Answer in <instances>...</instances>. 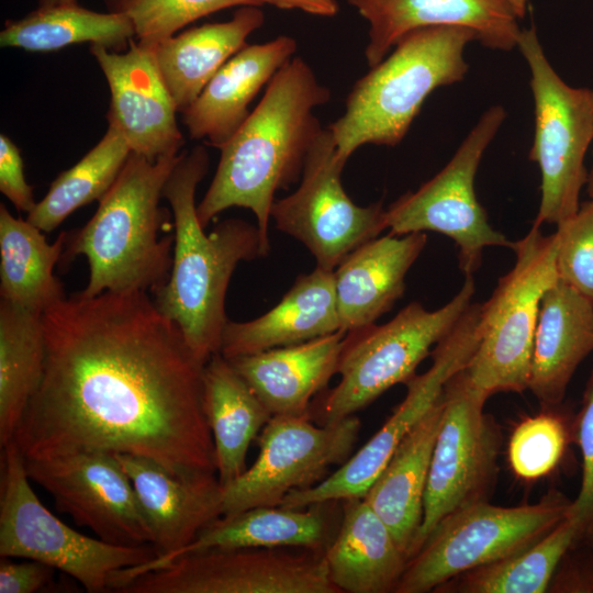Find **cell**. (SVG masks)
Segmentation results:
<instances>
[{"instance_id":"cell-1","label":"cell","mask_w":593,"mask_h":593,"mask_svg":"<svg viewBox=\"0 0 593 593\" xmlns=\"http://www.w3.org/2000/svg\"><path fill=\"white\" fill-rule=\"evenodd\" d=\"M43 324V378L12 438L25 459L107 451L216 474L204 365L148 292L76 293Z\"/></svg>"},{"instance_id":"cell-2","label":"cell","mask_w":593,"mask_h":593,"mask_svg":"<svg viewBox=\"0 0 593 593\" xmlns=\"http://www.w3.org/2000/svg\"><path fill=\"white\" fill-rule=\"evenodd\" d=\"M329 98V89L301 57H292L275 74L247 120L220 148L215 175L197 205L204 228L228 208L248 209L257 220L260 256L268 255L275 194L302 176L323 128L313 110Z\"/></svg>"},{"instance_id":"cell-3","label":"cell","mask_w":593,"mask_h":593,"mask_svg":"<svg viewBox=\"0 0 593 593\" xmlns=\"http://www.w3.org/2000/svg\"><path fill=\"white\" fill-rule=\"evenodd\" d=\"M209 168L204 146L181 152L164 190L172 211L175 243L168 280L153 291L158 311L180 328L203 365L220 353L227 323L226 291L236 266L260 256L257 226L228 219L205 234L200 224L195 190Z\"/></svg>"},{"instance_id":"cell-4","label":"cell","mask_w":593,"mask_h":593,"mask_svg":"<svg viewBox=\"0 0 593 593\" xmlns=\"http://www.w3.org/2000/svg\"><path fill=\"white\" fill-rule=\"evenodd\" d=\"M180 154L149 160L132 152L93 216L68 235L64 265L80 255L89 265L81 296L104 291L152 293L168 280L175 236L158 238L164 220L159 201Z\"/></svg>"},{"instance_id":"cell-5","label":"cell","mask_w":593,"mask_h":593,"mask_svg":"<svg viewBox=\"0 0 593 593\" xmlns=\"http://www.w3.org/2000/svg\"><path fill=\"white\" fill-rule=\"evenodd\" d=\"M477 34L461 26L410 32L354 85L344 114L331 130L340 159L365 144L395 146L406 135L426 98L461 81L468 72L467 45Z\"/></svg>"},{"instance_id":"cell-6","label":"cell","mask_w":593,"mask_h":593,"mask_svg":"<svg viewBox=\"0 0 593 593\" xmlns=\"http://www.w3.org/2000/svg\"><path fill=\"white\" fill-rule=\"evenodd\" d=\"M475 292L466 276L458 293L444 306L427 311L412 302L385 324L347 332L339 356L338 384L312 403L310 414L322 424L337 422L367 407L398 383L416 374L430 349L455 327Z\"/></svg>"},{"instance_id":"cell-7","label":"cell","mask_w":593,"mask_h":593,"mask_svg":"<svg viewBox=\"0 0 593 593\" xmlns=\"http://www.w3.org/2000/svg\"><path fill=\"white\" fill-rule=\"evenodd\" d=\"M512 249L513 268L479 306V344L467 366L471 381L489 396L528 390L541 300L559 279L557 232L545 235L533 225Z\"/></svg>"},{"instance_id":"cell-8","label":"cell","mask_w":593,"mask_h":593,"mask_svg":"<svg viewBox=\"0 0 593 593\" xmlns=\"http://www.w3.org/2000/svg\"><path fill=\"white\" fill-rule=\"evenodd\" d=\"M25 459L11 439L2 447L0 556L31 559L63 571L89 593L110 590L114 572L149 562L152 545L121 546L78 533L57 518L31 488Z\"/></svg>"},{"instance_id":"cell-9","label":"cell","mask_w":593,"mask_h":593,"mask_svg":"<svg viewBox=\"0 0 593 593\" xmlns=\"http://www.w3.org/2000/svg\"><path fill=\"white\" fill-rule=\"evenodd\" d=\"M570 505L551 490L534 504L463 506L444 517L407 560L394 593L434 592L461 573L515 555L550 533Z\"/></svg>"},{"instance_id":"cell-10","label":"cell","mask_w":593,"mask_h":593,"mask_svg":"<svg viewBox=\"0 0 593 593\" xmlns=\"http://www.w3.org/2000/svg\"><path fill=\"white\" fill-rule=\"evenodd\" d=\"M516 47L530 70L535 131L529 159L538 165L541 176L540 203L533 225H558L575 214L586 184L584 156L593 139L592 91L561 79L534 26L521 31Z\"/></svg>"},{"instance_id":"cell-11","label":"cell","mask_w":593,"mask_h":593,"mask_svg":"<svg viewBox=\"0 0 593 593\" xmlns=\"http://www.w3.org/2000/svg\"><path fill=\"white\" fill-rule=\"evenodd\" d=\"M488 398L471 381L467 368L445 385L423 523L410 558L444 517L463 506L489 501L499 472L502 434L494 418L484 411Z\"/></svg>"},{"instance_id":"cell-12","label":"cell","mask_w":593,"mask_h":593,"mask_svg":"<svg viewBox=\"0 0 593 593\" xmlns=\"http://www.w3.org/2000/svg\"><path fill=\"white\" fill-rule=\"evenodd\" d=\"M505 116L503 107L489 108L437 175L385 209L387 228L392 235L433 231L450 237L458 247L459 269L465 277L480 268L486 247L514 246L489 223L474 190L480 161Z\"/></svg>"},{"instance_id":"cell-13","label":"cell","mask_w":593,"mask_h":593,"mask_svg":"<svg viewBox=\"0 0 593 593\" xmlns=\"http://www.w3.org/2000/svg\"><path fill=\"white\" fill-rule=\"evenodd\" d=\"M360 426L356 414L322 425L310 415L271 416L257 437L255 462L222 485L221 516L280 505L289 493L316 485L353 455Z\"/></svg>"},{"instance_id":"cell-14","label":"cell","mask_w":593,"mask_h":593,"mask_svg":"<svg viewBox=\"0 0 593 593\" xmlns=\"http://www.w3.org/2000/svg\"><path fill=\"white\" fill-rule=\"evenodd\" d=\"M120 593H340L324 552L216 548L180 556L135 575Z\"/></svg>"},{"instance_id":"cell-15","label":"cell","mask_w":593,"mask_h":593,"mask_svg":"<svg viewBox=\"0 0 593 593\" xmlns=\"http://www.w3.org/2000/svg\"><path fill=\"white\" fill-rule=\"evenodd\" d=\"M345 164L331 130L322 128L306 156L299 188L271 208L276 227L300 240L316 267L332 271L387 228L381 201L360 206L345 192L340 180Z\"/></svg>"},{"instance_id":"cell-16","label":"cell","mask_w":593,"mask_h":593,"mask_svg":"<svg viewBox=\"0 0 593 593\" xmlns=\"http://www.w3.org/2000/svg\"><path fill=\"white\" fill-rule=\"evenodd\" d=\"M479 303H471L455 327L432 350L433 363L405 385L404 400L382 427L349 459L314 486L289 493L281 506L362 497L402 439L440 401L448 380L467 368L478 344Z\"/></svg>"},{"instance_id":"cell-17","label":"cell","mask_w":593,"mask_h":593,"mask_svg":"<svg viewBox=\"0 0 593 593\" xmlns=\"http://www.w3.org/2000/svg\"><path fill=\"white\" fill-rule=\"evenodd\" d=\"M25 459V458H24ZM30 480L98 538L114 545H152V533L134 486L116 457L107 451L25 459Z\"/></svg>"},{"instance_id":"cell-18","label":"cell","mask_w":593,"mask_h":593,"mask_svg":"<svg viewBox=\"0 0 593 593\" xmlns=\"http://www.w3.org/2000/svg\"><path fill=\"white\" fill-rule=\"evenodd\" d=\"M112 454L134 486L157 551L147 563L114 572L110 590L116 592L135 575L163 566L220 517L223 490L215 473L178 475L150 459Z\"/></svg>"},{"instance_id":"cell-19","label":"cell","mask_w":593,"mask_h":593,"mask_svg":"<svg viewBox=\"0 0 593 593\" xmlns=\"http://www.w3.org/2000/svg\"><path fill=\"white\" fill-rule=\"evenodd\" d=\"M110 89L109 126L116 128L133 153L157 160L177 155L183 145L178 108L161 77L153 46L130 41L125 53L92 44Z\"/></svg>"},{"instance_id":"cell-20","label":"cell","mask_w":593,"mask_h":593,"mask_svg":"<svg viewBox=\"0 0 593 593\" xmlns=\"http://www.w3.org/2000/svg\"><path fill=\"white\" fill-rule=\"evenodd\" d=\"M369 22L365 56L378 65L412 31L430 26H461L491 49L516 47L522 29L506 0H347Z\"/></svg>"},{"instance_id":"cell-21","label":"cell","mask_w":593,"mask_h":593,"mask_svg":"<svg viewBox=\"0 0 593 593\" xmlns=\"http://www.w3.org/2000/svg\"><path fill=\"white\" fill-rule=\"evenodd\" d=\"M295 51L296 41L284 35L262 44H246L182 111V122L190 137L205 139L220 149L247 120L251 112L248 105L262 86Z\"/></svg>"},{"instance_id":"cell-22","label":"cell","mask_w":593,"mask_h":593,"mask_svg":"<svg viewBox=\"0 0 593 593\" xmlns=\"http://www.w3.org/2000/svg\"><path fill=\"white\" fill-rule=\"evenodd\" d=\"M427 243L424 232L373 238L334 271L340 329L355 331L389 312L402 298L405 276Z\"/></svg>"},{"instance_id":"cell-23","label":"cell","mask_w":593,"mask_h":593,"mask_svg":"<svg viewBox=\"0 0 593 593\" xmlns=\"http://www.w3.org/2000/svg\"><path fill=\"white\" fill-rule=\"evenodd\" d=\"M346 332L227 358L271 415H310L313 398L337 373Z\"/></svg>"},{"instance_id":"cell-24","label":"cell","mask_w":593,"mask_h":593,"mask_svg":"<svg viewBox=\"0 0 593 593\" xmlns=\"http://www.w3.org/2000/svg\"><path fill=\"white\" fill-rule=\"evenodd\" d=\"M593 353V300L558 281L545 293L528 390L544 410L559 405L579 365Z\"/></svg>"},{"instance_id":"cell-25","label":"cell","mask_w":593,"mask_h":593,"mask_svg":"<svg viewBox=\"0 0 593 593\" xmlns=\"http://www.w3.org/2000/svg\"><path fill=\"white\" fill-rule=\"evenodd\" d=\"M342 331L334 271L300 275L281 301L247 322L227 321L220 353L225 358L304 343Z\"/></svg>"},{"instance_id":"cell-26","label":"cell","mask_w":593,"mask_h":593,"mask_svg":"<svg viewBox=\"0 0 593 593\" xmlns=\"http://www.w3.org/2000/svg\"><path fill=\"white\" fill-rule=\"evenodd\" d=\"M338 503L329 501L300 508L256 506L220 516L160 567L180 556L216 548H295L324 552L339 527L334 510Z\"/></svg>"},{"instance_id":"cell-27","label":"cell","mask_w":593,"mask_h":593,"mask_svg":"<svg viewBox=\"0 0 593 593\" xmlns=\"http://www.w3.org/2000/svg\"><path fill=\"white\" fill-rule=\"evenodd\" d=\"M340 503L339 527L324 551L332 582L340 593H394L407 557L363 497Z\"/></svg>"},{"instance_id":"cell-28","label":"cell","mask_w":593,"mask_h":593,"mask_svg":"<svg viewBox=\"0 0 593 593\" xmlns=\"http://www.w3.org/2000/svg\"><path fill=\"white\" fill-rule=\"evenodd\" d=\"M444 395V393H443ZM444 400L402 439L362 496L410 559L424 517V500Z\"/></svg>"},{"instance_id":"cell-29","label":"cell","mask_w":593,"mask_h":593,"mask_svg":"<svg viewBox=\"0 0 593 593\" xmlns=\"http://www.w3.org/2000/svg\"><path fill=\"white\" fill-rule=\"evenodd\" d=\"M202 404L213 439L216 475L226 485L247 469L249 446L272 415L221 353L203 366Z\"/></svg>"},{"instance_id":"cell-30","label":"cell","mask_w":593,"mask_h":593,"mask_svg":"<svg viewBox=\"0 0 593 593\" xmlns=\"http://www.w3.org/2000/svg\"><path fill=\"white\" fill-rule=\"evenodd\" d=\"M262 23V12L246 5L230 21L192 27L154 46L159 71L178 111H184L199 97Z\"/></svg>"},{"instance_id":"cell-31","label":"cell","mask_w":593,"mask_h":593,"mask_svg":"<svg viewBox=\"0 0 593 593\" xmlns=\"http://www.w3.org/2000/svg\"><path fill=\"white\" fill-rule=\"evenodd\" d=\"M38 227L0 205V296L15 306L43 314L66 296L53 271L68 234L49 244Z\"/></svg>"},{"instance_id":"cell-32","label":"cell","mask_w":593,"mask_h":593,"mask_svg":"<svg viewBox=\"0 0 593 593\" xmlns=\"http://www.w3.org/2000/svg\"><path fill=\"white\" fill-rule=\"evenodd\" d=\"M46 355L43 314L0 302V444L5 446L37 391Z\"/></svg>"},{"instance_id":"cell-33","label":"cell","mask_w":593,"mask_h":593,"mask_svg":"<svg viewBox=\"0 0 593 593\" xmlns=\"http://www.w3.org/2000/svg\"><path fill=\"white\" fill-rule=\"evenodd\" d=\"M135 36L123 13H100L76 3L38 7L21 20L8 21L0 33L2 47L51 52L70 44L89 42L109 49L124 48Z\"/></svg>"},{"instance_id":"cell-34","label":"cell","mask_w":593,"mask_h":593,"mask_svg":"<svg viewBox=\"0 0 593 593\" xmlns=\"http://www.w3.org/2000/svg\"><path fill=\"white\" fill-rule=\"evenodd\" d=\"M583 538L568 516L528 548L495 562L461 573L434 592L545 593L566 552Z\"/></svg>"},{"instance_id":"cell-35","label":"cell","mask_w":593,"mask_h":593,"mask_svg":"<svg viewBox=\"0 0 593 593\" xmlns=\"http://www.w3.org/2000/svg\"><path fill=\"white\" fill-rule=\"evenodd\" d=\"M132 149L109 126L101 141L71 168L60 172L26 220L43 232L57 228L74 211L102 197L112 187Z\"/></svg>"},{"instance_id":"cell-36","label":"cell","mask_w":593,"mask_h":593,"mask_svg":"<svg viewBox=\"0 0 593 593\" xmlns=\"http://www.w3.org/2000/svg\"><path fill=\"white\" fill-rule=\"evenodd\" d=\"M112 12L125 14L137 42L155 46L187 24L244 0H108Z\"/></svg>"},{"instance_id":"cell-37","label":"cell","mask_w":593,"mask_h":593,"mask_svg":"<svg viewBox=\"0 0 593 593\" xmlns=\"http://www.w3.org/2000/svg\"><path fill=\"white\" fill-rule=\"evenodd\" d=\"M566 443L564 423L552 410L526 417L510 437L507 455L511 469L524 480L542 478L559 463Z\"/></svg>"},{"instance_id":"cell-38","label":"cell","mask_w":593,"mask_h":593,"mask_svg":"<svg viewBox=\"0 0 593 593\" xmlns=\"http://www.w3.org/2000/svg\"><path fill=\"white\" fill-rule=\"evenodd\" d=\"M559 280L593 300V199L557 225Z\"/></svg>"},{"instance_id":"cell-39","label":"cell","mask_w":593,"mask_h":593,"mask_svg":"<svg viewBox=\"0 0 593 593\" xmlns=\"http://www.w3.org/2000/svg\"><path fill=\"white\" fill-rule=\"evenodd\" d=\"M573 438L582 456V480L567 516L577 523L584 536L593 525V369L573 423Z\"/></svg>"},{"instance_id":"cell-40","label":"cell","mask_w":593,"mask_h":593,"mask_svg":"<svg viewBox=\"0 0 593 593\" xmlns=\"http://www.w3.org/2000/svg\"><path fill=\"white\" fill-rule=\"evenodd\" d=\"M0 191L22 212H31L37 203L25 180L20 149L4 134L0 135Z\"/></svg>"},{"instance_id":"cell-41","label":"cell","mask_w":593,"mask_h":593,"mask_svg":"<svg viewBox=\"0 0 593 593\" xmlns=\"http://www.w3.org/2000/svg\"><path fill=\"white\" fill-rule=\"evenodd\" d=\"M55 569L40 561L26 559L14 562L7 557L0 561V593H34L53 580Z\"/></svg>"},{"instance_id":"cell-42","label":"cell","mask_w":593,"mask_h":593,"mask_svg":"<svg viewBox=\"0 0 593 593\" xmlns=\"http://www.w3.org/2000/svg\"><path fill=\"white\" fill-rule=\"evenodd\" d=\"M548 592L593 593V552L577 551L573 545L560 561Z\"/></svg>"},{"instance_id":"cell-43","label":"cell","mask_w":593,"mask_h":593,"mask_svg":"<svg viewBox=\"0 0 593 593\" xmlns=\"http://www.w3.org/2000/svg\"><path fill=\"white\" fill-rule=\"evenodd\" d=\"M271 4L280 9H300L310 14L333 16L338 11L335 0H244V5Z\"/></svg>"},{"instance_id":"cell-44","label":"cell","mask_w":593,"mask_h":593,"mask_svg":"<svg viewBox=\"0 0 593 593\" xmlns=\"http://www.w3.org/2000/svg\"><path fill=\"white\" fill-rule=\"evenodd\" d=\"M506 1L510 3L511 8L513 9V11L518 18H523L525 15L528 0H506Z\"/></svg>"},{"instance_id":"cell-45","label":"cell","mask_w":593,"mask_h":593,"mask_svg":"<svg viewBox=\"0 0 593 593\" xmlns=\"http://www.w3.org/2000/svg\"><path fill=\"white\" fill-rule=\"evenodd\" d=\"M76 3V0H40L41 8Z\"/></svg>"},{"instance_id":"cell-46","label":"cell","mask_w":593,"mask_h":593,"mask_svg":"<svg viewBox=\"0 0 593 593\" xmlns=\"http://www.w3.org/2000/svg\"><path fill=\"white\" fill-rule=\"evenodd\" d=\"M591 91H592V101H593V89ZM586 191L590 199H593V167L591 171L588 174Z\"/></svg>"},{"instance_id":"cell-47","label":"cell","mask_w":593,"mask_h":593,"mask_svg":"<svg viewBox=\"0 0 593 593\" xmlns=\"http://www.w3.org/2000/svg\"><path fill=\"white\" fill-rule=\"evenodd\" d=\"M583 538L588 541H590L591 545H593V525L586 530Z\"/></svg>"}]
</instances>
